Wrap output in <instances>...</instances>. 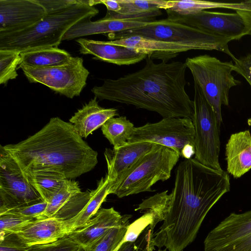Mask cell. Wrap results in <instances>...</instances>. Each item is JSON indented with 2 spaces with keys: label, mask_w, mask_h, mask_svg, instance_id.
<instances>
[{
  "label": "cell",
  "mask_w": 251,
  "mask_h": 251,
  "mask_svg": "<svg viewBox=\"0 0 251 251\" xmlns=\"http://www.w3.org/2000/svg\"><path fill=\"white\" fill-rule=\"evenodd\" d=\"M148 19H114L102 18L96 21L86 19L78 22L65 34L63 40H70L97 34H107L144 26L150 22Z\"/></svg>",
  "instance_id": "e0dca14e"
},
{
  "label": "cell",
  "mask_w": 251,
  "mask_h": 251,
  "mask_svg": "<svg viewBox=\"0 0 251 251\" xmlns=\"http://www.w3.org/2000/svg\"><path fill=\"white\" fill-rule=\"evenodd\" d=\"M72 58L68 51L58 47L39 48L21 52L19 66L35 68L50 67L65 64Z\"/></svg>",
  "instance_id": "cb8c5ba5"
},
{
  "label": "cell",
  "mask_w": 251,
  "mask_h": 251,
  "mask_svg": "<svg viewBox=\"0 0 251 251\" xmlns=\"http://www.w3.org/2000/svg\"><path fill=\"white\" fill-rule=\"evenodd\" d=\"M195 154V147L192 145H188L183 148L181 156H183L185 159H190L191 158V157Z\"/></svg>",
  "instance_id": "ee69618b"
},
{
  "label": "cell",
  "mask_w": 251,
  "mask_h": 251,
  "mask_svg": "<svg viewBox=\"0 0 251 251\" xmlns=\"http://www.w3.org/2000/svg\"><path fill=\"white\" fill-rule=\"evenodd\" d=\"M227 172L206 166L195 158L185 159L176 170L174 187L158 200L150 225L154 229L150 247L157 251H183L195 239L206 215L230 190Z\"/></svg>",
  "instance_id": "6da1fadb"
},
{
  "label": "cell",
  "mask_w": 251,
  "mask_h": 251,
  "mask_svg": "<svg viewBox=\"0 0 251 251\" xmlns=\"http://www.w3.org/2000/svg\"><path fill=\"white\" fill-rule=\"evenodd\" d=\"M144 211L146 212L142 217L129 225L123 242L135 241L142 232L151 225L153 220V214L148 210Z\"/></svg>",
  "instance_id": "d590c367"
},
{
  "label": "cell",
  "mask_w": 251,
  "mask_h": 251,
  "mask_svg": "<svg viewBox=\"0 0 251 251\" xmlns=\"http://www.w3.org/2000/svg\"><path fill=\"white\" fill-rule=\"evenodd\" d=\"M217 251H251V234Z\"/></svg>",
  "instance_id": "60d3db41"
},
{
  "label": "cell",
  "mask_w": 251,
  "mask_h": 251,
  "mask_svg": "<svg viewBox=\"0 0 251 251\" xmlns=\"http://www.w3.org/2000/svg\"><path fill=\"white\" fill-rule=\"evenodd\" d=\"M30 83L45 85L60 95L72 99L80 95L86 85L89 71L82 58L72 57L68 62L53 67L35 68L19 66Z\"/></svg>",
  "instance_id": "9c48e42d"
},
{
  "label": "cell",
  "mask_w": 251,
  "mask_h": 251,
  "mask_svg": "<svg viewBox=\"0 0 251 251\" xmlns=\"http://www.w3.org/2000/svg\"><path fill=\"white\" fill-rule=\"evenodd\" d=\"M227 173L234 178L251 169V133L249 130L230 135L226 145Z\"/></svg>",
  "instance_id": "d6986e66"
},
{
  "label": "cell",
  "mask_w": 251,
  "mask_h": 251,
  "mask_svg": "<svg viewBox=\"0 0 251 251\" xmlns=\"http://www.w3.org/2000/svg\"><path fill=\"white\" fill-rule=\"evenodd\" d=\"M80 246L67 235L53 243L32 245L26 251H76Z\"/></svg>",
  "instance_id": "e575fe53"
},
{
  "label": "cell",
  "mask_w": 251,
  "mask_h": 251,
  "mask_svg": "<svg viewBox=\"0 0 251 251\" xmlns=\"http://www.w3.org/2000/svg\"><path fill=\"white\" fill-rule=\"evenodd\" d=\"M233 61V71L242 75L251 86V53Z\"/></svg>",
  "instance_id": "ab89813d"
},
{
  "label": "cell",
  "mask_w": 251,
  "mask_h": 251,
  "mask_svg": "<svg viewBox=\"0 0 251 251\" xmlns=\"http://www.w3.org/2000/svg\"><path fill=\"white\" fill-rule=\"evenodd\" d=\"M47 206V202L42 198H40L21 204L7 210L4 213L41 219H43Z\"/></svg>",
  "instance_id": "d6a6232c"
},
{
  "label": "cell",
  "mask_w": 251,
  "mask_h": 251,
  "mask_svg": "<svg viewBox=\"0 0 251 251\" xmlns=\"http://www.w3.org/2000/svg\"><path fill=\"white\" fill-rule=\"evenodd\" d=\"M153 233L148 226L140 238L134 242H122L116 251H153L150 247V242Z\"/></svg>",
  "instance_id": "8d00e7d4"
},
{
  "label": "cell",
  "mask_w": 251,
  "mask_h": 251,
  "mask_svg": "<svg viewBox=\"0 0 251 251\" xmlns=\"http://www.w3.org/2000/svg\"><path fill=\"white\" fill-rule=\"evenodd\" d=\"M185 63L222 123V105H228L230 89L241 84L232 74L234 64L207 54L187 57Z\"/></svg>",
  "instance_id": "52a82bcc"
},
{
  "label": "cell",
  "mask_w": 251,
  "mask_h": 251,
  "mask_svg": "<svg viewBox=\"0 0 251 251\" xmlns=\"http://www.w3.org/2000/svg\"><path fill=\"white\" fill-rule=\"evenodd\" d=\"M251 234V210L231 213L207 234L204 251H217Z\"/></svg>",
  "instance_id": "5bb4252c"
},
{
  "label": "cell",
  "mask_w": 251,
  "mask_h": 251,
  "mask_svg": "<svg viewBox=\"0 0 251 251\" xmlns=\"http://www.w3.org/2000/svg\"><path fill=\"white\" fill-rule=\"evenodd\" d=\"M45 8L47 14L72 7L82 2V0H36Z\"/></svg>",
  "instance_id": "f35d334b"
},
{
  "label": "cell",
  "mask_w": 251,
  "mask_h": 251,
  "mask_svg": "<svg viewBox=\"0 0 251 251\" xmlns=\"http://www.w3.org/2000/svg\"><path fill=\"white\" fill-rule=\"evenodd\" d=\"M134 128L133 123L122 116L109 119L101 129L113 148H118L128 143Z\"/></svg>",
  "instance_id": "83f0119b"
},
{
  "label": "cell",
  "mask_w": 251,
  "mask_h": 251,
  "mask_svg": "<svg viewBox=\"0 0 251 251\" xmlns=\"http://www.w3.org/2000/svg\"><path fill=\"white\" fill-rule=\"evenodd\" d=\"M176 151L159 145L140 158L110 189V194L122 198L152 191L158 181H165L180 157Z\"/></svg>",
  "instance_id": "5b68a950"
},
{
  "label": "cell",
  "mask_w": 251,
  "mask_h": 251,
  "mask_svg": "<svg viewBox=\"0 0 251 251\" xmlns=\"http://www.w3.org/2000/svg\"><path fill=\"white\" fill-rule=\"evenodd\" d=\"M194 116L195 158L209 167L220 170V125L217 115L194 81Z\"/></svg>",
  "instance_id": "ba28073f"
},
{
  "label": "cell",
  "mask_w": 251,
  "mask_h": 251,
  "mask_svg": "<svg viewBox=\"0 0 251 251\" xmlns=\"http://www.w3.org/2000/svg\"><path fill=\"white\" fill-rule=\"evenodd\" d=\"M124 218L113 207L101 208L86 226L70 233L68 236L80 246L88 247L110 228L120 224Z\"/></svg>",
  "instance_id": "ffe728a7"
},
{
  "label": "cell",
  "mask_w": 251,
  "mask_h": 251,
  "mask_svg": "<svg viewBox=\"0 0 251 251\" xmlns=\"http://www.w3.org/2000/svg\"><path fill=\"white\" fill-rule=\"evenodd\" d=\"M70 220L53 218L34 220L16 233L29 246L54 242L71 233Z\"/></svg>",
  "instance_id": "ac0fdd59"
},
{
  "label": "cell",
  "mask_w": 251,
  "mask_h": 251,
  "mask_svg": "<svg viewBox=\"0 0 251 251\" xmlns=\"http://www.w3.org/2000/svg\"><path fill=\"white\" fill-rule=\"evenodd\" d=\"M118 115L117 109L105 108L100 106L95 97L70 119L75 129L82 138H87L109 119Z\"/></svg>",
  "instance_id": "7402d4cb"
},
{
  "label": "cell",
  "mask_w": 251,
  "mask_h": 251,
  "mask_svg": "<svg viewBox=\"0 0 251 251\" xmlns=\"http://www.w3.org/2000/svg\"><path fill=\"white\" fill-rule=\"evenodd\" d=\"M229 9L236 11L251 10V0L238 2H215L200 0H169L168 10L177 14L188 16L198 14L206 9Z\"/></svg>",
  "instance_id": "d4e9b609"
},
{
  "label": "cell",
  "mask_w": 251,
  "mask_h": 251,
  "mask_svg": "<svg viewBox=\"0 0 251 251\" xmlns=\"http://www.w3.org/2000/svg\"><path fill=\"white\" fill-rule=\"evenodd\" d=\"M112 183L106 175L99 181L96 189L91 191L90 199L84 208L76 217L70 219L71 232L84 227L96 215L106 197L110 194Z\"/></svg>",
  "instance_id": "4316f807"
},
{
  "label": "cell",
  "mask_w": 251,
  "mask_h": 251,
  "mask_svg": "<svg viewBox=\"0 0 251 251\" xmlns=\"http://www.w3.org/2000/svg\"><path fill=\"white\" fill-rule=\"evenodd\" d=\"M91 196V191L77 193L52 217L67 221L76 217L84 208Z\"/></svg>",
  "instance_id": "1f68e13d"
},
{
  "label": "cell",
  "mask_w": 251,
  "mask_h": 251,
  "mask_svg": "<svg viewBox=\"0 0 251 251\" xmlns=\"http://www.w3.org/2000/svg\"><path fill=\"white\" fill-rule=\"evenodd\" d=\"M76 251H87L86 248L80 246Z\"/></svg>",
  "instance_id": "f6af8a7d"
},
{
  "label": "cell",
  "mask_w": 251,
  "mask_h": 251,
  "mask_svg": "<svg viewBox=\"0 0 251 251\" xmlns=\"http://www.w3.org/2000/svg\"><path fill=\"white\" fill-rule=\"evenodd\" d=\"M110 40L131 36H140L159 41L192 47L194 50H216L236 59L230 51V40L216 37L193 27L170 21L156 20L147 25L117 33L105 34Z\"/></svg>",
  "instance_id": "8992f818"
},
{
  "label": "cell",
  "mask_w": 251,
  "mask_h": 251,
  "mask_svg": "<svg viewBox=\"0 0 251 251\" xmlns=\"http://www.w3.org/2000/svg\"><path fill=\"white\" fill-rule=\"evenodd\" d=\"M192 120L187 118H163L160 121L135 127L128 143L148 142L171 148L181 156L188 145L195 147Z\"/></svg>",
  "instance_id": "30bf717a"
},
{
  "label": "cell",
  "mask_w": 251,
  "mask_h": 251,
  "mask_svg": "<svg viewBox=\"0 0 251 251\" xmlns=\"http://www.w3.org/2000/svg\"><path fill=\"white\" fill-rule=\"evenodd\" d=\"M21 60L19 51L0 50V84H6L9 80L17 78V70Z\"/></svg>",
  "instance_id": "4dcf8cb0"
},
{
  "label": "cell",
  "mask_w": 251,
  "mask_h": 251,
  "mask_svg": "<svg viewBox=\"0 0 251 251\" xmlns=\"http://www.w3.org/2000/svg\"><path fill=\"white\" fill-rule=\"evenodd\" d=\"M75 41L80 47L81 54L92 55L95 59L118 65L134 64L146 59L148 55L143 52L110 44L108 41L81 38Z\"/></svg>",
  "instance_id": "2e32d148"
},
{
  "label": "cell",
  "mask_w": 251,
  "mask_h": 251,
  "mask_svg": "<svg viewBox=\"0 0 251 251\" xmlns=\"http://www.w3.org/2000/svg\"><path fill=\"white\" fill-rule=\"evenodd\" d=\"M24 173L50 169L72 179L90 172L98 152L84 141L71 123L51 118L39 131L18 143L3 146Z\"/></svg>",
  "instance_id": "3957f363"
},
{
  "label": "cell",
  "mask_w": 251,
  "mask_h": 251,
  "mask_svg": "<svg viewBox=\"0 0 251 251\" xmlns=\"http://www.w3.org/2000/svg\"><path fill=\"white\" fill-rule=\"evenodd\" d=\"M144 67L117 79H106L92 89L100 100L132 105L157 113L163 118L182 117L192 120L194 102L185 87V62L155 63L148 55Z\"/></svg>",
  "instance_id": "7a4b0ae2"
},
{
  "label": "cell",
  "mask_w": 251,
  "mask_h": 251,
  "mask_svg": "<svg viewBox=\"0 0 251 251\" xmlns=\"http://www.w3.org/2000/svg\"><path fill=\"white\" fill-rule=\"evenodd\" d=\"M238 12L243 17L249 27L248 35H251V10H238Z\"/></svg>",
  "instance_id": "7bdbcfd3"
},
{
  "label": "cell",
  "mask_w": 251,
  "mask_h": 251,
  "mask_svg": "<svg viewBox=\"0 0 251 251\" xmlns=\"http://www.w3.org/2000/svg\"><path fill=\"white\" fill-rule=\"evenodd\" d=\"M39 219L16 214L4 213L0 215V235L15 233L31 222Z\"/></svg>",
  "instance_id": "836d02e7"
},
{
  "label": "cell",
  "mask_w": 251,
  "mask_h": 251,
  "mask_svg": "<svg viewBox=\"0 0 251 251\" xmlns=\"http://www.w3.org/2000/svg\"><path fill=\"white\" fill-rule=\"evenodd\" d=\"M42 198L19 165L0 146V215L24 203Z\"/></svg>",
  "instance_id": "8fae6325"
},
{
  "label": "cell",
  "mask_w": 251,
  "mask_h": 251,
  "mask_svg": "<svg viewBox=\"0 0 251 251\" xmlns=\"http://www.w3.org/2000/svg\"><path fill=\"white\" fill-rule=\"evenodd\" d=\"M81 191L78 182L69 179L47 202L43 219L52 218L74 195Z\"/></svg>",
  "instance_id": "f546056e"
},
{
  "label": "cell",
  "mask_w": 251,
  "mask_h": 251,
  "mask_svg": "<svg viewBox=\"0 0 251 251\" xmlns=\"http://www.w3.org/2000/svg\"><path fill=\"white\" fill-rule=\"evenodd\" d=\"M110 44L124 46L143 52L152 59H160L167 62L179 53L194 50L192 47L159 41L140 36H131L120 39L108 41Z\"/></svg>",
  "instance_id": "44dd1931"
},
{
  "label": "cell",
  "mask_w": 251,
  "mask_h": 251,
  "mask_svg": "<svg viewBox=\"0 0 251 251\" xmlns=\"http://www.w3.org/2000/svg\"><path fill=\"white\" fill-rule=\"evenodd\" d=\"M98 4H104L109 11L118 12L121 9L118 0H98Z\"/></svg>",
  "instance_id": "b9f144b4"
},
{
  "label": "cell",
  "mask_w": 251,
  "mask_h": 251,
  "mask_svg": "<svg viewBox=\"0 0 251 251\" xmlns=\"http://www.w3.org/2000/svg\"><path fill=\"white\" fill-rule=\"evenodd\" d=\"M24 173L47 202L69 180L63 174L53 170H37Z\"/></svg>",
  "instance_id": "484cf974"
},
{
  "label": "cell",
  "mask_w": 251,
  "mask_h": 251,
  "mask_svg": "<svg viewBox=\"0 0 251 251\" xmlns=\"http://www.w3.org/2000/svg\"><path fill=\"white\" fill-rule=\"evenodd\" d=\"M167 19L187 25L213 36L239 40L248 35L249 27L242 15L235 13L202 11L198 14L183 16L166 10Z\"/></svg>",
  "instance_id": "7c38bea8"
},
{
  "label": "cell",
  "mask_w": 251,
  "mask_h": 251,
  "mask_svg": "<svg viewBox=\"0 0 251 251\" xmlns=\"http://www.w3.org/2000/svg\"><path fill=\"white\" fill-rule=\"evenodd\" d=\"M157 145L148 142L128 143L118 148L105 149L104 156L107 168L106 175L112 181V185L119 181L140 158Z\"/></svg>",
  "instance_id": "9a60e30c"
},
{
  "label": "cell",
  "mask_w": 251,
  "mask_h": 251,
  "mask_svg": "<svg viewBox=\"0 0 251 251\" xmlns=\"http://www.w3.org/2000/svg\"><path fill=\"white\" fill-rule=\"evenodd\" d=\"M121 9L118 12L107 11L103 18L114 19H145L156 21L162 15L161 9L169 8V0H118Z\"/></svg>",
  "instance_id": "603a6c76"
},
{
  "label": "cell",
  "mask_w": 251,
  "mask_h": 251,
  "mask_svg": "<svg viewBox=\"0 0 251 251\" xmlns=\"http://www.w3.org/2000/svg\"><path fill=\"white\" fill-rule=\"evenodd\" d=\"M131 217V215H124L120 224L110 228L101 237L86 247L87 251H116L124 240Z\"/></svg>",
  "instance_id": "f1b7e54d"
},
{
  "label": "cell",
  "mask_w": 251,
  "mask_h": 251,
  "mask_svg": "<svg viewBox=\"0 0 251 251\" xmlns=\"http://www.w3.org/2000/svg\"><path fill=\"white\" fill-rule=\"evenodd\" d=\"M30 246L16 233L0 235V251H26Z\"/></svg>",
  "instance_id": "74e56055"
},
{
  "label": "cell",
  "mask_w": 251,
  "mask_h": 251,
  "mask_svg": "<svg viewBox=\"0 0 251 251\" xmlns=\"http://www.w3.org/2000/svg\"><path fill=\"white\" fill-rule=\"evenodd\" d=\"M99 10L90 5L89 0L69 9L46 14L33 25L11 33L0 34V50L20 52L43 47H58L66 32L83 20L91 19Z\"/></svg>",
  "instance_id": "277c9868"
},
{
  "label": "cell",
  "mask_w": 251,
  "mask_h": 251,
  "mask_svg": "<svg viewBox=\"0 0 251 251\" xmlns=\"http://www.w3.org/2000/svg\"><path fill=\"white\" fill-rule=\"evenodd\" d=\"M46 14L36 0H0V34L25 29Z\"/></svg>",
  "instance_id": "4fadbf2b"
}]
</instances>
